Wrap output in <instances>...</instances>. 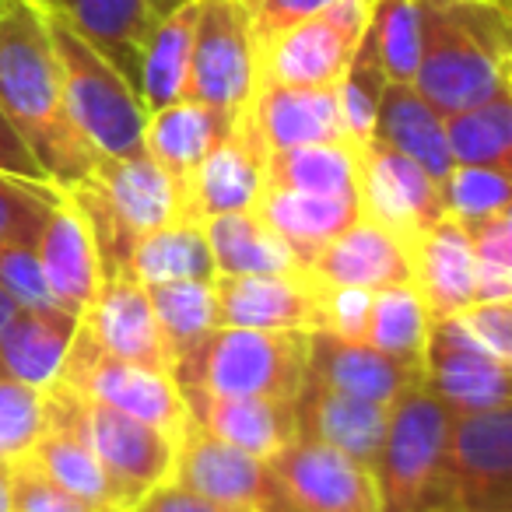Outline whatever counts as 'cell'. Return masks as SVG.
<instances>
[{"mask_svg":"<svg viewBox=\"0 0 512 512\" xmlns=\"http://www.w3.org/2000/svg\"><path fill=\"white\" fill-rule=\"evenodd\" d=\"M0 113L57 190L92 172L99 151L71 123L43 8L29 0H0Z\"/></svg>","mask_w":512,"mask_h":512,"instance_id":"obj_1","label":"cell"},{"mask_svg":"<svg viewBox=\"0 0 512 512\" xmlns=\"http://www.w3.org/2000/svg\"><path fill=\"white\" fill-rule=\"evenodd\" d=\"M512 81L509 4L421 0V60L411 85L442 116L505 92Z\"/></svg>","mask_w":512,"mask_h":512,"instance_id":"obj_2","label":"cell"},{"mask_svg":"<svg viewBox=\"0 0 512 512\" xmlns=\"http://www.w3.org/2000/svg\"><path fill=\"white\" fill-rule=\"evenodd\" d=\"M85 214L99 249L102 278H116L127 267L130 246L144 232L186 218L183 190L169 179V172L148 155L137 151L127 158L99 155L81 183L64 190ZM190 221V218H186Z\"/></svg>","mask_w":512,"mask_h":512,"instance_id":"obj_3","label":"cell"},{"mask_svg":"<svg viewBox=\"0 0 512 512\" xmlns=\"http://www.w3.org/2000/svg\"><path fill=\"white\" fill-rule=\"evenodd\" d=\"M306 369L309 334L302 330L214 327L169 365V376L179 393L295 400Z\"/></svg>","mask_w":512,"mask_h":512,"instance_id":"obj_4","label":"cell"},{"mask_svg":"<svg viewBox=\"0 0 512 512\" xmlns=\"http://www.w3.org/2000/svg\"><path fill=\"white\" fill-rule=\"evenodd\" d=\"M60 85L71 123L106 158H127L144 151V113L130 81L67 22L60 11H43Z\"/></svg>","mask_w":512,"mask_h":512,"instance_id":"obj_5","label":"cell"},{"mask_svg":"<svg viewBox=\"0 0 512 512\" xmlns=\"http://www.w3.org/2000/svg\"><path fill=\"white\" fill-rule=\"evenodd\" d=\"M46 418L67 425L102 463L106 477L113 481L123 509H134L151 488L169 481L172 460H176V439L158 432L148 421H137L113 407L78 397L64 383L46 390Z\"/></svg>","mask_w":512,"mask_h":512,"instance_id":"obj_6","label":"cell"},{"mask_svg":"<svg viewBox=\"0 0 512 512\" xmlns=\"http://www.w3.org/2000/svg\"><path fill=\"white\" fill-rule=\"evenodd\" d=\"M449 421L453 411L425 386L407 390L390 407L383 449L372 467L383 512H428L435 505Z\"/></svg>","mask_w":512,"mask_h":512,"instance_id":"obj_7","label":"cell"},{"mask_svg":"<svg viewBox=\"0 0 512 512\" xmlns=\"http://www.w3.org/2000/svg\"><path fill=\"white\" fill-rule=\"evenodd\" d=\"M432 509L512 512V407L453 414ZM428 509V512H432Z\"/></svg>","mask_w":512,"mask_h":512,"instance_id":"obj_8","label":"cell"},{"mask_svg":"<svg viewBox=\"0 0 512 512\" xmlns=\"http://www.w3.org/2000/svg\"><path fill=\"white\" fill-rule=\"evenodd\" d=\"M369 0H334L330 8L281 29L256 46V85L334 88L358 53Z\"/></svg>","mask_w":512,"mask_h":512,"instance_id":"obj_9","label":"cell"},{"mask_svg":"<svg viewBox=\"0 0 512 512\" xmlns=\"http://www.w3.org/2000/svg\"><path fill=\"white\" fill-rule=\"evenodd\" d=\"M57 383H64L67 390H74L85 400L113 407V411L130 414L137 421H148L176 442L190 428L183 393L172 383L169 372L106 355L81 327L74 334V344L67 351Z\"/></svg>","mask_w":512,"mask_h":512,"instance_id":"obj_10","label":"cell"},{"mask_svg":"<svg viewBox=\"0 0 512 512\" xmlns=\"http://www.w3.org/2000/svg\"><path fill=\"white\" fill-rule=\"evenodd\" d=\"M256 92V39L239 0H197L186 99L239 116Z\"/></svg>","mask_w":512,"mask_h":512,"instance_id":"obj_11","label":"cell"},{"mask_svg":"<svg viewBox=\"0 0 512 512\" xmlns=\"http://www.w3.org/2000/svg\"><path fill=\"white\" fill-rule=\"evenodd\" d=\"M358 214L376 221L411 249L446 214L439 179L386 144H362L358 148Z\"/></svg>","mask_w":512,"mask_h":512,"instance_id":"obj_12","label":"cell"},{"mask_svg":"<svg viewBox=\"0 0 512 512\" xmlns=\"http://www.w3.org/2000/svg\"><path fill=\"white\" fill-rule=\"evenodd\" d=\"M169 481L214 498L221 505H235V509L288 512V502L281 495V484L274 477L271 463L214 439L211 432L197 428L193 421L176 442Z\"/></svg>","mask_w":512,"mask_h":512,"instance_id":"obj_13","label":"cell"},{"mask_svg":"<svg viewBox=\"0 0 512 512\" xmlns=\"http://www.w3.org/2000/svg\"><path fill=\"white\" fill-rule=\"evenodd\" d=\"M288 512H383L376 474L365 463L313 439H292L267 460Z\"/></svg>","mask_w":512,"mask_h":512,"instance_id":"obj_14","label":"cell"},{"mask_svg":"<svg viewBox=\"0 0 512 512\" xmlns=\"http://www.w3.org/2000/svg\"><path fill=\"white\" fill-rule=\"evenodd\" d=\"M421 386L453 414L491 411L512 400V365L498 362L477 348L453 316L432 323L425 355H421Z\"/></svg>","mask_w":512,"mask_h":512,"instance_id":"obj_15","label":"cell"},{"mask_svg":"<svg viewBox=\"0 0 512 512\" xmlns=\"http://www.w3.org/2000/svg\"><path fill=\"white\" fill-rule=\"evenodd\" d=\"M267 151L264 137L256 134L253 120L242 109L232 120L228 134L207 151L200 169L186 186V218L200 221L218 214L253 211L260 193L267 190Z\"/></svg>","mask_w":512,"mask_h":512,"instance_id":"obj_16","label":"cell"},{"mask_svg":"<svg viewBox=\"0 0 512 512\" xmlns=\"http://www.w3.org/2000/svg\"><path fill=\"white\" fill-rule=\"evenodd\" d=\"M221 327L323 330V288L299 274H214Z\"/></svg>","mask_w":512,"mask_h":512,"instance_id":"obj_17","label":"cell"},{"mask_svg":"<svg viewBox=\"0 0 512 512\" xmlns=\"http://www.w3.org/2000/svg\"><path fill=\"white\" fill-rule=\"evenodd\" d=\"M306 376L344 393V397L393 407L407 390L421 386V362L393 358L369 348V344L341 341L327 330H313L309 334Z\"/></svg>","mask_w":512,"mask_h":512,"instance_id":"obj_18","label":"cell"},{"mask_svg":"<svg viewBox=\"0 0 512 512\" xmlns=\"http://www.w3.org/2000/svg\"><path fill=\"white\" fill-rule=\"evenodd\" d=\"M78 327L106 355L169 372V355H165L162 334H158V320H155V309H151L148 288L123 278V274L102 278L99 292H95V299L81 313Z\"/></svg>","mask_w":512,"mask_h":512,"instance_id":"obj_19","label":"cell"},{"mask_svg":"<svg viewBox=\"0 0 512 512\" xmlns=\"http://www.w3.org/2000/svg\"><path fill=\"white\" fill-rule=\"evenodd\" d=\"M186 0H60L57 8L137 92L141 57L155 25Z\"/></svg>","mask_w":512,"mask_h":512,"instance_id":"obj_20","label":"cell"},{"mask_svg":"<svg viewBox=\"0 0 512 512\" xmlns=\"http://www.w3.org/2000/svg\"><path fill=\"white\" fill-rule=\"evenodd\" d=\"M309 278L323 288H379L411 281V249L386 228L358 214L337 239H330L306 264Z\"/></svg>","mask_w":512,"mask_h":512,"instance_id":"obj_21","label":"cell"},{"mask_svg":"<svg viewBox=\"0 0 512 512\" xmlns=\"http://www.w3.org/2000/svg\"><path fill=\"white\" fill-rule=\"evenodd\" d=\"M36 256L53 302L74 316L85 313L102 285V264L92 228H88L85 214L78 211V204L67 193L60 197V204L53 207L43 232H39Z\"/></svg>","mask_w":512,"mask_h":512,"instance_id":"obj_22","label":"cell"},{"mask_svg":"<svg viewBox=\"0 0 512 512\" xmlns=\"http://www.w3.org/2000/svg\"><path fill=\"white\" fill-rule=\"evenodd\" d=\"M386 421H390V407L344 397L309 376L295 397V439H313L341 449L344 456L365 467H376Z\"/></svg>","mask_w":512,"mask_h":512,"instance_id":"obj_23","label":"cell"},{"mask_svg":"<svg viewBox=\"0 0 512 512\" xmlns=\"http://www.w3.org/2000/svg\"><path fill=\"white\" fill-rule=\"evenodd\" d=\"M246 113L253 120L256 134L264 137L267 151L348 141L341 123V106H337V85L334 88L256 85Z\"/></svg>","mask_w":512,"mask_h":512,"instance_id":"obj_24","label":"cell"},{"mask_svg":"<svg viewBox=\"0 0 512 512\" xmlns=\"http://www.w3.org/2000/svg\"><path fill=\"white\" fill-rule=\"evenodd\" d=\"M183 404L193 425L256 460H274L295 439V400L183 393Z\"/></svg>","mask_w":512,"mask_h":512,"instance_id":"obj_25","label":"cell"},{"mask_svg":"<svg viewBox=\"0 0 512 512\" xmlns=\"http://www.w3.org/2000/svg\"><path fill=\"white\" fill-rule=\"evenodd\" d=\"M78 320L81 316L60 306L18 309L8 327L0 330V376L43 393L57 386L64 358L78 334Z\"/></svg>","mask_w":512,"mask_h":512,"instance_id":"obj_26","label":"cell"},{"mask_svg":"<svg viewBox=\"0 0 512 512\" xmlns=\"http://www.w3.org/2000/svg\"><path fill=\"white\" fill-rule=\"evenodd\" d=\"M411 281L435 320L460 313L474 302V256L467 225L442 214L411 246Z\"/></svg>","mask_w":512,"mask_h":512,"instance_id":"obj_27","label":"cell"},{"mask_svg":"<svg viewBox=\"0 0 512 512\" xmlns=\"http://www.w3.org/2000/svg\"><path fill=\"white\" fill-rule=\"evenodd\" d=\"M232 120L235 116L218 113V109L193 99H179L172 106L148 113V123H144V151L169 172L172 183L183 190V200L193 172L200 169L207 151L228 134Z\"/></svg>","mask_w":512,"mask_h":512,"instance_id":"obj_28","label":"cell"},{"mask_svg":"<svg viewBox=\"0 0 512 512\" xmlns=\"http://www.w3.org/2000/svg\"><path fill=\"white\" fill-rule=\"evenodd\" d=\"M253 211L299 253L302 264H309L330 239H337L358 218V200L320 197V193L285 190V186L267 183Z\"/></svg>","mask_w":512,"mask_h":512,"instance_id":"obj_29","label":"cell"},{"mask_svg":"<svg viewBox=\"0 0 512 512\" xmlns=\"http://www.w3.org/2000/svg\"><path fill=\"white\" fill-rule=\"evenodd\" d=\"M214 274H299L306 264L256 211L218 214L204 221Z\"/></svg>","mask_w":512,"mask_h":512,"instance_id":"obj_30","label":"cell"},{"mask_svg":"<svg viewBox=\"0 0 512 512\" xmlns=\"http://www.w3.org/2000/svg\"><path fill=\"white\" fill-rule=\"evenodd\" d=\"M372 141L407 155L435 179H442L453 169L442 113L435 106H428L414 85H386Z\"/></svg>","mask_w":512,"mask_h":512,"instance_id":"obj_31","label":"cell"},{"mask_svg":"<svg viewBox=\"0 0 512 512\" xmlns=\"http://www.w3.org/2000/svg\"><path fill=\"white\" fill-rule=\"evenodd\" d=\"M123 278L137 285H169V281H211L214 256L200 221H169V225L144 232L130 246Z\"/></svg>","mask_w":512,"mask_h":512,"instance_id":"obj_32","label":"cell"},{"mask_svg":"<svg viewBox=\"0 0 512 512\" xmlns=\"http://www.w3.org/2000/svg\"><path fill=\"white\" fill-rule=\"evenodd\" d=\"M193 25H197V0H186L183 8L165 15L151 32L141 57V78H137V99H141L144 113H155V109L186 99Z\"/></svg>","mask_w":512,"mask_h":512,"instance_id":"obj_33","label":"cell"},{"mask_svg":"<svg viewBox=\"0 0 512 512\" xmlns=\"http://www.w3.org/2000/svg\"><path fill=\"white\" fill-rule=\"evenodd\" d=\"M22 463L36 467L46 481H53L57 488H64L67 495L81 498V502L95 505L102 512H127L116 495L113 481L106 477L102 463L92 456V449L78 439L67 425L50 421L46 432L39 435V442L32 446V453Z\"/></svg>","mask_w":512,"mask_h":512,"instance_id":"obj_34","label":"cell"},{"mask_svg":"<svg viewBox=\"0 0 512 512\" xmlns=\"http://www.w3.org/2000/svg\"><path fill=\"white\" fill-rule=\"evenodd\" d=\"M267 183L285 186V190L320 193V197L358 200V148L348 141H334L271 151Z\"/></svg>","mask_w":512,"mask_h":512,"instance_id":"obj_35","label":"cell"},{"mask_svg":"<svg viewBox=\"0 0 512 512\" xmlns=\"http://www.w3.org/2000/svg\"><path fill=\"white\" fill-rule=\"evenodd\" d=\"M453 165H512V88L442 116Z\"/></svg>","mask_w":512,"mask_h":512,"instance_id":"obj_36","label":"cell"},{"mask_svg":"<svg viewBox=\"0 0 512 512\" xmlns=\"http://www.w3.org/2000/svg\"><path fill=\"white\" fill-rule=\"evenodd\" d=\"M432 323H435V316L428 313L425 299H421V292L414 288V281H400V285L372 292L369 323H365L362 344L383 351V355L421 362L428 334H432Z\"/></svg>","mask_w":512,"mask_h":512,"instance_id":"obj_37","label":"cell"},{"mask_svg":"<svg viewBox=\"0 0 512 512\" xmlns=\"http://www.w3.org/2000/svg\"><path fill=\"white\" fill-rule=\"evenodd\" d=\"M151 309H155L158 334H162L169 365L183 351H190L200 337H207L214 327H221L218 295L211 281H169V285L148 288Z\"/></svg>","mask_w":512,"mask_h":512,"instance_id":"obj_38","label":"cell"},{"mask_svg":"<svg viewBox=\"0 0 512 512\" xmlns=\"http://www.w3.org/2000/svg\"><path fill=\"white\" fill-rule=\"evenodd\" d=\"M365 39L390 85H411L421 60V0H369Z\"/></svg>","mask_w":512,"mask_h":512,"instance_id":"obj_39","label":"cell"},{"mask_svg":"<svg viewBox=\"0 0 512 512\" xmlns=\"http://www.w3.org/2000/svg\"><path fill=\"white\" fill-rule=\"evenodd\" d=\"M463 225L474 256V302H512V207Z\"/></svg>","mask_w":512,"mask_h":512,"instance_id":"obj_40","label":"cell"},{"mask_svg":"<svg viewBox=\"0 0 512 512\" xmlns=\"http://www.w3.org/2000/svg\"><path fill=\"white\" fill-rule=\"evenodd\" d=\"M386 74L379 67L376 53H372L369 39L362 36V46L351 57L344 78L337 81V106H341V123L344 134L355 148L369 144L376 137V116H379V102L386 92Z\"/></svg>","mask_w":512,"mask_h":512,"instance_id":"obj_41","label":"cell"},{"mask_svg":"<svg viewBox=\"0 0 512 512\" xmlns=\"http://www.w3.org/2000/svg\"><path fill=\"white\" fill-rule=\"evenodd\" d=\"M442 211L460 221L488 218L512 207V169L498 165H453L439 179Z\"/></svg>","mask_w":512,"mask_h":512,"instance_id":"obj_42","label":"cell"},{"mask_svg":"<svg viewBox=\"0 0 512 512\" xmlns=\"http://www.w3.org/2000/svg\"><path fill=\"white\" fill-rule=\"evenodd\" d=\"M46 393L0 376V463H22L46 432Z\"/></svg>","mask_w":512,"mask_h":512,"instance_id":"obj_43","label":"cell"},{"mask_svg":"<svg viewBox=\"0 0 512 512\" xmlns=\"http://www.w3.org/2000/svg\"><path fill=\"white\" fill-rule=\"evenodd\" d=\"M64 190L53 183H32L0 172V239L36 246L50 211L60 204Z\"/></svg>","mask_w":512,"mask_h":512,"instance_id":"obj_44","label":"cell"},{"mask_svg":"<svg viewBox=\"0 0 512 512\" xmlns=\"http://www.w3.org/2000/svg\"><path fill=\"white\" fill-rule=\"evenodd\" d=\"M0 292L8 295L18 309L57 306L50 288H46L36 246H29V242L0 239Z\"/></svg>","mask_w":512,"mask_h":512,"instance_id":"obj_45","label":"cell"},{"mask_svg":"<svg viewBox=\"0 0 512 512\" xmlns=\"http://www.w3.org/2000/svg\"><path fill=\"white\" fill-rule=\"evenodd\" d=\"M456 327L498 362L512 365V302H470L453 313Z\"/></svg>","mask_w":512,"mask_h":512,"instance_id":"obj_46","label":"cell"},{"mask_svg":"<svg viewBox=\"0 0 512 512\" xmlns=\"http://www.w3.org/2000/svg\"><path fill=\"white\" fill-rule=\"evenodd\" d=\"M11 512H102V509L67 495L64 488L46 481L29 463H15L11 467Z\"/></svg>","mask_w":512,"mask_h":512,"instance_id":"obj_47","label":"cell"},{"mask_svg":"<svg viewBox=\"0 0 512 512\" xmlns=\"http://www.w3.org/2000/svg\"><path fill=\"white\" fill-rule=\"evenodd\" d=\"M369 306L372 292H362V288H323V330L341 337V341L362 344Z\"/></svg>","mask_w":512,"mask_h":512,"instance_id":"obj_48","label":"cell"},{"mask_svg":"<svg viewBox=\"0 0 512 512\" xmlns=\"http://www.w3.org/2000/svg\"><path fill=\"white\" fill-rule=\"evenodd\" d=\"M242 8L249 11V22H253V39L256 46L267 43L271 36H278L281 29L302 22V18L316 15V11L330 8L334 0H239Z\"/></svg>","mask_w":512,"mask_h":512,"instance_id":"obj_49","label":"cell"},{"mask_svg":"<svg viewBox=\"0 0 512 512\" xmlns=\"http://www.w3.org/2000/svg\"><path fill=\"white\" fill-rule=\"evenodd\" d=\"M130 512H249V509H235V505H221L207 495L183 488L176 481H162L158 488H151L141 502Z\"/></svg>","mask_w":512,"mask_h":512,"instance_id":"obj_50","label":"cell"},{"mask_svg":"<svg viewBox=\"0 0 512 512\" xmlns=\"http://www.w3.org/2000/svg\"><path fill=\"white\" fill-rule=\"evenodd\" d=\"M0 172H8V176L18 179H32V183H50L46 172L39 169L36 155L29 151V144L22 141V134L11 127L4 113H0Z\"/></svg>","mask_w":512,"mask_h":512,"instance_id":"obj_51","label":"cell"},{"mask_svg":"<svg viewBox=\"0 0 512 512\" xmlns=\"http://www.w3.org/2000/svg\"><path fill=\"white\" fill-rule=\"evenodd\" d=\"M0 512H11V467L0 463Z\"/></svg>","mask_w":512,"mask_h":512,"instance_id":"obj_52","label":"cell"},{"mask_svg":"<svg viewBox=\"0 0 512 512\" xmlns=\"http://www.w3.org/2000/svg\"><path fill=\"white\" fill-rule=\"evenodd\" d=\"M15 313H18V306H15V302L8 299V295L0 292V330L8 327V323H11V316H15Z\"/></svg>","mask_w":512,"mask_h":512,"instance_id":"obj_53","label":"cell"},{"mask_svg":"<svg viewBox=\"0 0 512 512\" xmlns=\"http://www.w3.org/2000/svg\"><path fill=\"white\" fill-rule=\"evenodd\" d=\"M29 4H36V8H43V11H50V8H57L60 0H29Z\"/></svg>","mask_w":512,"mask_h":512,"instance_id":"obj_54","label":"cell"},{"mask_svg":"<svg viewBox=\"0 0 512 512\" xmlns=\"http://www.w3.org/2000/svg\"><path fill=\"white\" fill-rule=\"evenodd\" d=\"M432 512H460V509H432Z\"/></svg>","mask_w":512,"mask_h":512,"instance_id":"obj_55","label":"cell"},{"mask_svg":"<svg viewBox=\"0 0 512 512\" xmlns=\"http://www.w3.org/2000/svg\"><path fill=\"white\" fill-rule=\"evenodd\" d=\"M498 4H505V0H498Z\"/></svg>","mask_w":512,"mask_h":512,"instance_id":"obj_56","label":"cell"}]
</instances>
